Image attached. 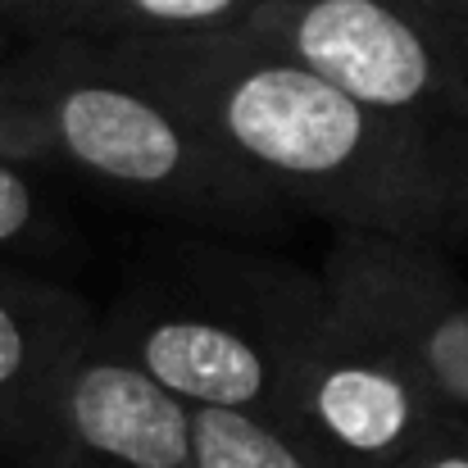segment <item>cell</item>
I'll return each mask as SVG.
<instances>
[{
	"mask_svg": "<svg viewBox=\"0 0 468 468\" xmlns=\"http://www.w3.org/2000/svg\"><path fill=\"white\" fill-rule=\"evenodd\" d=\"M96 50L186 110L287 209L359 237L437 250L468 241V164L373 114L255 27Z\"/></svg>",
	"mask_w": 468,
	"mask_h": 468,
	"instance_id": "cell-1",
	"label": "cell"
},
{
	"mask_svg": "<svg viewBox=\"0 0 468 468\" xmlns=\"http://www.w3.org/2000/svg\"><path fill=\"white\" fill-rule=\"evenodd\" d=\"M464 292L451 250L336 232L292 327L278 423L336 468H400L460 410L423 364L428 323Z\"/></svg>",
	"mask_w": 468,
	"mask_h": 468,
	"instance_id": "cell-2",
	"label": "cell"
},
{
	"mask_svg": "<svg viewBox=\"0 0 468 468\" xmlns=\"http://www.w3.org/2000/svg\"><path fill=\"white\" fill-rule=\"evenodd\" d=\"M0 155L82 173L209 228L287 214L186 110L82 41H37L0 59Z\"/></svg>",
	"mask_w": 468,
	"mask_h": 468,
	"instance_id": "cell-3",
	"label": "cell"
},
{
	"mask_svg": "<svg viewBox=\"0 0 468 468\" xmlns=\"http://www.w3.org/2000/svg\"><path fill=\"white\" fill-rule=\"evenodd\" d=\"M250 27L468 164V0H264Z\"/></svg>",
	"mask_w": 468,
	"mask_h": 468,
	"instance_id": "cell-4",
	"label": "cell"
},
{
	"mask_svg": "<svg viewBox=\"0 0 468 468\" xmlns=\"http://www.w3.org/2000/svg\"><path fill=\"white\" fill-rule=\"evenodd\" d=\"M301 310L246 323L232 314H205L191 305L173 310L155 301H133L101 332L182 405L273 419L278 391H282L287 341Z\"/></svg>",
	"mask_w": 468,
	"mask_h": 468,
	"instance_id": "cell-5",
	"label": "cell"
},
{
	"mask_svg": "<svg viewBox=\"0 0 468 468\" xmlns=\"http://www.w3.org/2000/svg\"><path fill=\"white\" fill-rule=\"evenodd\" d=\"M27 468H200L196 410L151 382L105 332L78 359Z\"/></svg>",
	"mask_w": 468,
	"mask_h": 468,
	"instance_id": "cell-6",
	"label": "cell"
},
{
	"mask_svg": "<svg viewBox=\"0 0 468 468\" xmlns=\"http://www.w3.org/2000/svg\"><path fill=\"white\" fill-rule=\"evenodd\" d=\"M101 336L87 301L55 282L0 273V468L46 446L78 359Z\"/></svg>",
	"mask_w": 468,
	"mask_h": 468,
	"instance_id": "cell-7",
	"label": "cell"
},
{
	"mask_svg": "<svg viewBox=\"0 0 468 468\" xmlns=\"http://www.w3.org/2000/svg\"><path fill=\"white\" fill-rule=\"evenodd\" d=\"M264 0H23L5 14L32 41L82 46H146L200 41L250 27Z\"/></svg>",
	"mask_w": 468,
	"mask_h": 468,
	"instance_id": "cell-8",
	"label": "cell"
},
{
	"mask_svg": "<svg viewBox=\"0 0 468 468\" xmlns=\"http://www.w3.org/2000/svg\"><path fill=\"white\" fill-rule=\"evenodd\" d=\"M196 455L200 468H336L278 419L232 410H196Z\"/></svg>",
	"mask_w": 468,
	"mask_h": 468,
	"instance_id": "cell-9",
	"label": "cell"
},
{
	"mask_svg": "<svg viewBox=\"0 0 468 468\" xmlns=\"http://www.w3.org/2000/svg\"><path fill=\"white\" fill-rule=\"evenodd\" d=\"M423 364L451 410H468V292L446 301L423 336Z\"/></svg>",
	"mask_w": 468,
	"mask_h": 468,
	"instance_id": "cell-10",
	"label": "cell"
},
{
	"mask_svg": "<svg viewBox=\"0 0 468 468\" xmlns=\"http://www.w3.org/2000/svg\"><path fill=\"white\" fill-rule=\"evenodd\" d=\"M41 232V196L27 164L0 155V250Z\"/></svg>",
	"mask_w": 468,
	"mask_h": 468,
	"instance_id": "cell-11",
	"label": "cell"
},
{
	"mask_svg": "<svg viewBox=\"0 0 468 468\" xmlns=\"http://www.w3.org/2000/svg\"><path fill=\"white\" fill-rule=\"evenodd\" d=\"M400 468H468V423L464 414H455L414 460H405Z\"/></svg>",
	"mask_w": 468,
	"mask_h": 468,
	"instance_id": "cell-12",
	"label": "cell"
},
{
	"mask_svg": "<svg viewBox=\"0 0 468 468\" xmlns=\"http://www.w3.org/2000/svg\"><path fill=\"white\" fill-rule=\"evenodd\" d=\"M5 50H9V23H5V18H0V59H9V55H5Z\"/></svg>",
	"mask_w": 468,
	"mask_h": 468,
	"instance_id": "cell-13",
	"label": "cell"
},
{
	"mask_svg": "<svg viewBox=\"0 0 468 468\" xmlns=\"http://www.w3.org/2000/svg\"><path fill=\"white\" fill-rule=\"evenodd\" d=\"M14 5H23V0H0V18H5V14H9Z\"/></svg>",
	"mask_w": 468,
	"mask_h": 468,
	"instance_id": "cell-14",
	"label": "cell"
}]
</instances>
